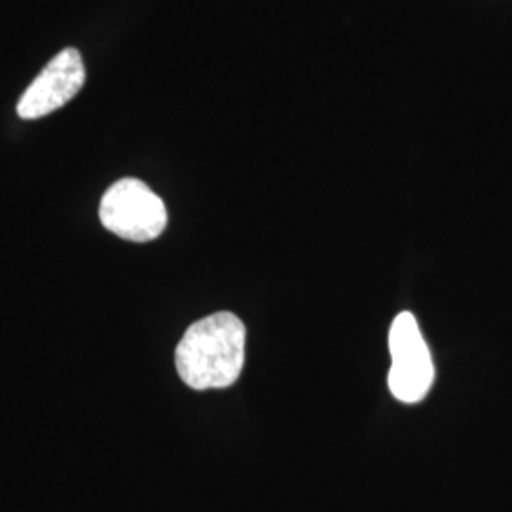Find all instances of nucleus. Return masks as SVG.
Masks as SVG:
<instances>
[{"label":"nucleus","instance_id":"f257e3e1","mask_svg":"<svg viewBox=\"0 0 512 512\" xmlns=\"http://www.w3.org/2000/svg\"><path fill=\"white\" fill-rule=\"evenodd\" d=\"M245 325L238 315L219 311L184 332L175 366L184 384L198 391L236 384L245 365Z\"/></svg>","mask_w":512,"mask_h":512},{"label":"nucleus","instance_id":"7ed1b4c3","mask_svg":"<svg viewBox=\"0 0 512 512\" xmlns=\"http://www.w3.org/2000/svg\"><path fill=\"white\" fill-rule=\"evenodd\" d=\"M389 389L401 403H420L435 380V366L429 348L421 336L416 317L403 311L393 319L389 330Z\"/></svg>","mask_w":512,"mask_h":512},{"label":"nucleus","instance_id":"20e7f679","mask_svg":"<svg viewBox=\"0 0 512 512\" xmlns=\"http://www.w3.org/2000/svg\"><path fill=\"white\" fill-rule=\"evenodd\" d=\"M86 67L76 48H65L29 84L18 103L19 118L37 120L65 107L82 90Z\"/></svg>","mask_w":512,"mask_h":512},{"label":"nucleus","instance_id":"f03ea898","mask_svg":"<svg viewBox=\"0 0 512 512\" xmlns=\"http://www.w3.org/2000/svg\"><path fill=\"white\" fill-rule=\"evenodd\" d=\"M99 220L118 238L147 243L164 234L167 209L143 181L120 179L103 194Z\"/></svg>","mask_w":512,"mask_h":512}]
</instances>
